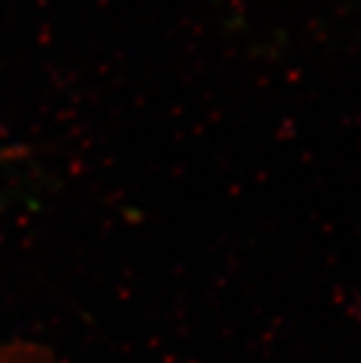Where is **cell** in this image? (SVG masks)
Returning <instances> with one entry per match:
<instances>
[{
	"instance_id": "cell-1",
	"label": "cell",
	"mask_w": 361,
	"mask_h": 363,
	"mask_svg": "<svg viewBox=\"0 0 361 363\" xmlns=\"http://www.w3.org/2000/svg\"><path fill=\"white\" fill-rule=\"evenodd\" d=\"M0 363H61L57 354L38 342L0 340Z\"/></svg>"
},
{
	"instance_id": "cell-2",
	"label": "cell",
	"mask_w": 361,
	"mask_h": 363,
	"mask_svg": "<svg viewBox=\"0 0 361 363\" xmlns=\"http://www.w3.org/2000/svg\"><path fill=\"white\" fill-rule=\"evenodd\" d=\"M26 155H28V150L24 146H0V166H3V163L18 161Z\"/></svg>"
}]
</instances>
